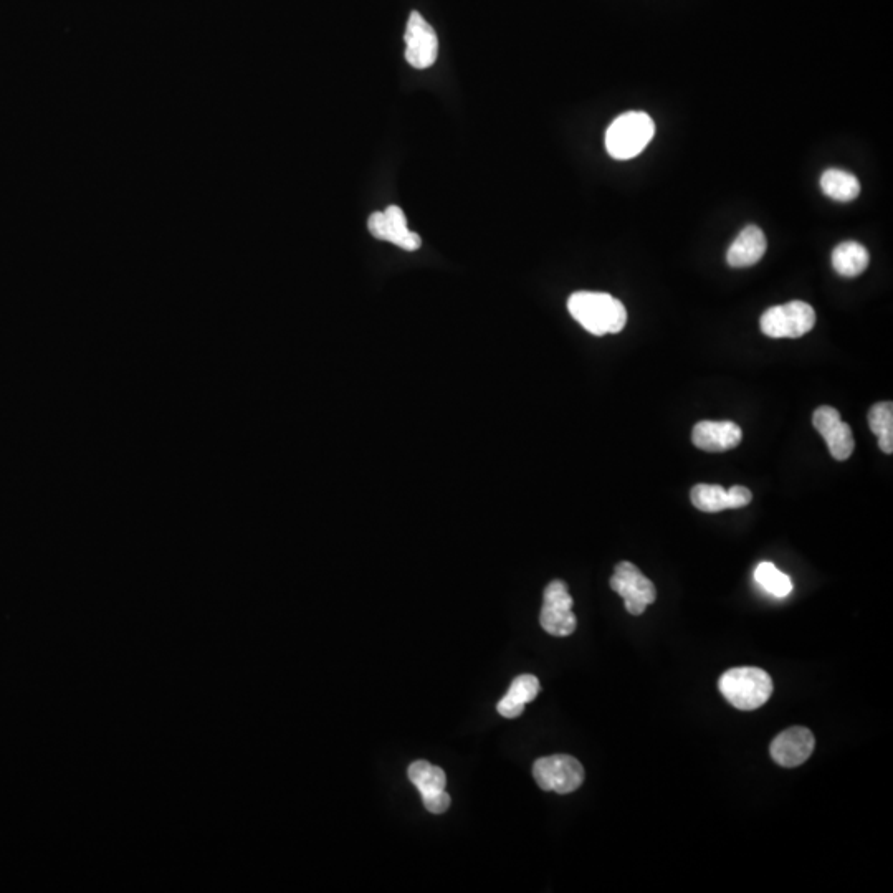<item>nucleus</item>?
I'll return each instance as SVG.
<instances>
[{
    "label": "nucleus",
    "instance_id": "14",
    "mask_svg": "<svg viewBox=\"0 0 893 893\" xmlns=\"http://www.w3.org/2000/svg\"><path fill=\"white\" fill-rule=\"evenodd\" d=\"M768 242L760 227L748 225L741 230L726 252V262L733 268L753 267L765 257Z\"/></svg>",
    "mask_w": 893,
    "mask_h": 893
},
{
    "label": "nucleus",
    "instance_id": "3",
    "mask_svg": "<svg viewBox=\"0 0 893 893\" xmlns=\"http://www.w3.org/2000/svg\"><path fill=\"white\" fill-rule=\"evenodd\" d=\"M654 120L642 111H629L617 116L607 128L606 149L614 159L636 158L654 138Z\"/></svg>",
    "mask_w": 893,
    "mask_h": 893
},
{
    "label": "nucleus",
    "instance_id": "4",
    "mask_svg": "<svg viewBox=\"0 0 893 893\" xmlns=\"http://www.w3.org/2000/svg\"><path fill=\"white\" fill-rule=\"evenodd\" d=\"M761 331L769 338H801L816 325V311L806 301H789L786 305L773 306L761 316Z\"/></svg>",
    "mask_w": 893,
    "mask_h": 893
},
{
    "label": "nucleus",
    "instance_id": "13",
    "mask_svg": "<svg viewBox=\"0 0 893 893\" xmlns=\"http://www.w3.org/2000/svg\"><path fill=\"white\" fill-rule=\"evenodd\" d=\"M743 440V432L735 422L702 421L693 427L692 442L705 452H726L735 449Z\"/></svg>",
    "mask_w": 893,
    "mask_h": 893
},
{
    "label": "nucleus",
    "instance_id": "19",
    "mask_svg": "<svg viewBox=\"0 0 893 893\" xmlns=\"http://www.w3.org/2000/svg\"><path fill=\"white\" fill-rule=\"evenodd\" d=\"M755 581L763 591L771 596L779 597V599L793 593V581L788 574L779 571L773 563H768V561L756 566Z\"/></svg>",
    "mask_w": 893,
    "mask_h": 893
},
{
    "label": "nucleus",
    "instance_id": "1",
    "mask_svg": "<svg viewBox=\"0 0 893 893\" xmlns=\"http://www.w3.org/2000/svg\"><path fill=\"white\" fill-rule=\"evenodd\" d=\"M568 310L591 335H616L627 323L626 306L609 293H573L568 300Z\"/></svg>",
    "mask_w": 893,
    "mask_h": 893
},
{
    "label": "nucleus",
    "instance_id": "20",
    "mask_svg": "<svg viewBox=\"0 0 893 893\" xmlns=\"http://www.w3.org/2000/svg\"><path fill=\"white\" fill-rule=\"evenodd\" d=\"M693 507L705 513H720L728 510V492L720 485L698 483L690 492Z\"/></svg>",
    "mask_w": 893,
    "mask_h": 893
},
{
    "label": "nucleus",
    "instance_id": "18",
    "mask_svg": "<svg viewBox=\"0 0 893 893\" xmlns=\"http://www.w3.org/2000/svg\"><path fill=\"white\" fill-rule=\"evenodd\" d=\"M869 427L877 439L879 447L885 454L893 452V404L892 402H879L872 406L869 412Z\"/></svg>",
    "mask_w": 893,
    "mask_h": 893
},
{
    "label": "nucleus",
    "instance_id": "7",
    "mask_svg": "<svg viewBox=\"0 0 893 893\" xmlns=\"http://www.w3.org/2000/svg\"><path fill=\"white\" fill-rule=\"evenodd\" d=\"M540 624L548 634L556 637L571 636L576 631L573 597L563 581H551L545 589Z\"/></svg>",
    "mask_w": 893,
    "mask_h": 893
},
{
    "label": "nucleus",
    "instance_id": "17",
    "mask_svg": "<svg viewBox=\"0 0 893 893\" xmlns=\"http://www.w3.org/2000/svg\"><path fill=\"white\" fill-rule=\"evenodd\" d=\"M821 189L837 202H851L860 194V182L851 172L827 169L821 176Z\"/></svg>",
    "mask_w": 893,
    "mask_h": 893
},
{
    "label": "nucleus",
    "instance_id": "9",
    "mask_svg": "<svg viewBox=\"0 0 893 893\" xmlns=\"http://www.w3.org/2000/svg\"><path fill=\"white\" fill-rule=\"evenodd\" d=\"M407 776L419 789L427 811L442 814L450 808V796L445 791L447 776L442 768L430 765L427 761H416L407 769Z\"/></svg>",
    "mask_w": 893,
    "mask_h": 893
},
{
    "label": "nucleus",
    "instance_id": "12",
    "mask_svg": "<svg viewBox=\"0 0 893 893\" xmlns=\"http://www.w3.org/2000/svg\"><path fill=\"white\" fill-rule=\"evenodd\" d=\"M816 746L812 731L803 726H793L779 733L769 746L774 763L783 768H796L811 758Z\"/></svg>",
    "mask_w": 893,
    "mask_h": 893
},
{
    "label": "nucleus",
    "instance_id": "5",
    "mask_svg": "<svg viewBox=\"0 0 893 893\" xmlns=\"http://www.w3.org/2000/svg\"><path fill=\"white\" fill-rule=\"evenodd\" d=\"M533 776L543 791L569 794L581 788L584 781V768L576 758L569 755H553L540 758L533 765Z\"/></svg>",
    "mask_w": 893,
    "mask_h": 893
},
{
    "label": "nucleus",
    "instance_id": "6",
    "mask_svg": "<svg viewBox=\"0 0 893 893\" xmlns=\"http://www.w3.org/2000/svg\"><path fill=\"white\" fill-rule=\"evenodd\" d=\"M611 588L626 602V609L632 616L644 614L647 606L657 599V589L649 578L640 573L636 564L622 561L617 564L611 578Z\"/></svg>",
    "mask_w": 893,
    "mask_h": 893
},
{
    "label": "nucleus",
    "instance_id": "8",
    "mask_svg": "<svg viewBox=\"0 0 893 893\" xmlns=\"http://www.w3.org/2000/svg\"><path fill=\"white\" fill-rule=\"evenodd\" d=\"M404 40H406V60L411 67L427 70L434 65L439 52V40L435 30L417 10H412L409 15Z\"/></svg>",
    "mask_w": 893,
    "mask_h": 893
},
{
    "label": "nucleus",
    "instance_id": "2",
    "mask_svg": "<svg viewBox=\"0 0 893 893\" xmlns=\"http://www.w3.org/2000/svg\"><path fill=\"white\" fill-rule=\"evenodd\" d=\"M718 688L730 705L743 712H751L768 702L773 693V680L765 670L738 667L722 675Z\"/></svg>",
    "mask_w": 893,
    "mask_h": 893
},
{
    "label": "nucleus",
    "instance_id": "10",
    "mask_svg": "<svg viewBox=\"0 0 893 893\" xmlns=\"http://www.w3.org/2000/svg\"><path fill=\"white\" fill-rule=\"evenodd\" d=\"M368 227L376 239L391 242L407 252L421 249V237L409 230L401 207L389 206L384 212H374L368 219Z\"/></svg>",
    "mask_w": 893,
    "mask_h": 893
},
{
    "label": "nucleus",
    "instance_id": "15",
    "mask_svg": "<svg viewBox=\"0 0 893 893\" xmlns=\"http://www.w3.org/2000/svg\"><path fill=\"white\" fill-rule=\"evenodd\" d=\"M540 690V680L536 679L535 675L526 674L516 677L511 682L507 695L498 702V713L505 718L520 717L525 710L526 703L533 702L538 697Z\"/></svg>",
    "mask_w": 893,
    "mask_h": 893
},
{
    "label": "nucleus",
    "instance_id": "11",
    "mask_svg": "<svg viewBox=\"0 0 893 893\" xmlns=\"http://www.w3.org/2000/svg\"><path fill=\"white\" fill-rule=\"evenodd\" d=\"M812 424L822 435V439L826 440L834 459L844 462L851 457L855 449L854 435L851 426L842 421L837 409L829 406L817 407L812 416Z\"/></svg>",
    "mask_w": 893,
    "mask_h": 893
},
{
    "label": "nucleus",
    "instance_id": "16",
    "mask_svg": "<svg viewBox=\"0 0 893 893\" xmlns=\"http://www.w3.org/2000/svg\"><path fill=\"white\" fill-rule=\"evenodd\" d=\"M870 255L864 245L844 242L832 252V267L841 277H857L869 267Z\"/></svg>",
    "mask_w": 893,
    "mask_h": 893
},
{
    "label": "nucleus",
    "instance_id": "21",
    "mask_svg": "<svg viewBox=\"0 0 893 893\" xmlns=\"http://www.w3.org/2000/svg\"><path fill=\"white\" fill-rule=\"evenodd\" d=\"M726 492H728V510H736V508L746 507V505H750L751 500H753V493L746 487H740V485L731 487L730 490H726Z\"/></svg>",
    "mask_w": 893,
    "mask_h": 893
}]
</instances>
